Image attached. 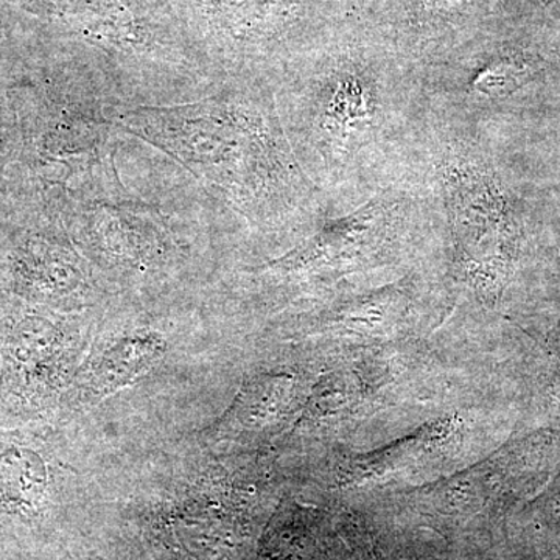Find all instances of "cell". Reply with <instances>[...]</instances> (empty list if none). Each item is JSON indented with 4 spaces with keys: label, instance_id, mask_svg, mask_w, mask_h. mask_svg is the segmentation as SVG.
<instances>
[{
    "label": "cell",
    "instance_id": "3957f363",
    "mask_svg": "<svg viewBox=\"0 0 560 560\" xmlns=\"http://www.w3.org/2000/svg\"><path fill=\"white\" fill-rule=\"evenodd\" d=\"M49 475L38 453L20 445L0 451V510L35 515L46 500Z\"/></svg>",
    "mask_w": 560,
    "mask_h": 560
},
{
    "label": "cell",
    "instance_id": "6da1fadb",
    "mask_svg": "<svg viewBox=\"0 0 560 560\" xmlns=\"http://www.w3.org/2000/svg\"><path fill=\"white\" fill-rule=\"evenodd\" d=\"M294 86V132L331 215L419 180L433 121L419 69L389 44L348 39Z\"/></svg>",
    "mask_w": 560,
    "mask_h": 560
},
{
    "label": "cell",
    "instance_id": "7a4b0ae2",
    "mask_svg": "<svg viewBox=\"0 0 560 560\" xmlns=\"http://www.w3.org/2000/svg\"><path fill=\"white\" fill-rule=\"evenodd\" d=\"M165 345L156 335H130L103 348L83 374L86 396L101 400L138 382L164 357Z\"/></svg>",
    "mask_w": 560,
    "mask_h": 560
}]
</instances>
